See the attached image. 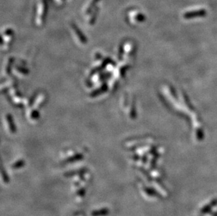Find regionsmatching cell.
Instances as JSON below:
<instances>
[{
    "label": "cell",
    "instance_id": "1",
    "mask_svg": "<svg viewBox=\"0 0 217 216\" xmlns=\"http://www.w3.org/2000/svg\"><path fill=\"white\" fill-rule=\"evenodd\" d=\"M108 213V210H105V209H103V210H98L94 211L92 213V216H103L107 215Z\"/></svg>",
    "mask_w": 217,
    "mask_h": 216
}]
</instances>
